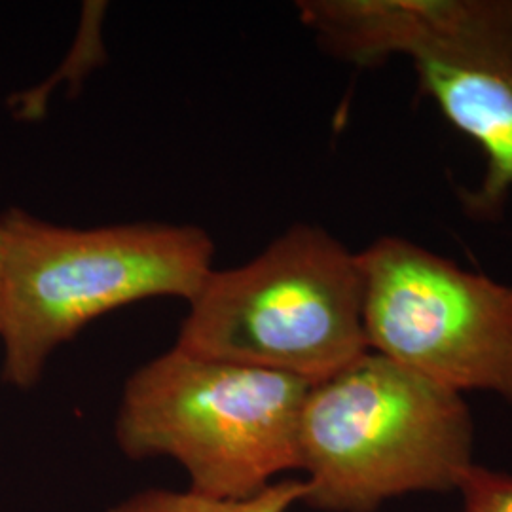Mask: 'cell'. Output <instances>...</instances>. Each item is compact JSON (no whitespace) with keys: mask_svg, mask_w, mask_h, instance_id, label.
I'll list each match as a JSON object with an SVG mask.
<instances>
[{"mask_svg":"<svg viewBox=\"0 0 512 512\" xmlns=\"http://www.w3.org/2000/svg\"><path fill=\"white\" fill-rule=\"evenodd\" d=\"M194 224L71 228L12 207L0 217L2 380L31 389L55 349L97 317L148 298L190 302L215 270Z\"/></svg>","mask_w":512,"mask_h":512,"instance_id":"1","label":"cell"},{"mask_svg":"<svg viewBox=\"0 0 512 512\" xmlns=\"http://www.w3.org/2000/svg\"><path fill=\"white\" fill-rule=\"evenodd\" d=\"M463 395L366 351L311 384L300 414L304 505L374 512L420 492H458L475 465Z\"/></svg>","mask_w":512,"mask_h":512,"instance_id":"2","label":"cell"},{"mask_svg":"<svg viewBox=\"0 0 512 512\" xmlns=\"http://www.w3.org/2000/svg\"><path fill=\"white\" fill-rule=\"evenodd\" d=\"M319 46L359 67L412 61L423 95L486 158L461 192L471 219L494 220L512 190V0H300Z\"/></svg>","mask_w":512,"mask_h":512,"instance_id":"3","label":"cell"},{"mask_svg":"<svg viewBox=\"0 0 512 512\" xmlns=\"http://www.w3.org/2000/svg\"><path fill=\"white\" fill-rule=\"evenodd\" d=\"M308 382L173 348L124 385L114 439L131 459L169 458L188 490L241 501L298 471Z\"/></svg>","mask_w":512,"mask_h":512,"instance_id":"4","label":"cell"},{"mask_svg":"<svg viewBox=\"0 0 512 512\" xmlns=\"http://www.w3.org/2000/svg\"><path fill=\"white\" fill-rule=\"evenodd\" d=\"M175 348L317 384L368 351L357 253L294 224L251 262L213 270Z\"/></svg>","mask_w":512,"mask_h":512,"instance_id":"5","label":"cell"},{"mask_svg":"<svg viewBox=\"0 0 512 512\" xmlns=\"http://www.w3.org/2000/svg\"><path fill=\"white\" fill-rule=\"evenodd\" d=\"M357 260L370 351L461 395L512 403V287L395 236Z\"/></svg>","mask_w":512,"mask_h":512,"instance_id":"6","label":"cell"},{"mask_svg":"<svg viewBox=\"0 0 512 512\" xmlns=\"http://www.w3.org/2000/svg\"><path fill=\"white\" fill-rule=\"evenodd\" d=\"M302 480H279L264 492L241 501H220L192 490L150 488L129 495L103 512H289L304 503Z\"/></svg>","mask_w":512,"mask_h":512,"instance_id":"7","label":"cell"},{"mask_svg":"<svg viewBox=\"0 0 512 512\" xmlns=\"http://www.w3.org/2000/svg\"><path fill=\"white\" fill-rule=\"evenodd\" d=\"M461 512H512V475L473 465L458 486Z\"/></svg>","mask_w":512,"mask_h":512,"instance_id":"8","label":"cell"}]
</instances>
